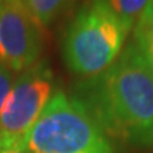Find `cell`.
Here are the masks:
<instances>
[{"mask_svg": "<svg viewBox=\"0 0 153 153\" xmlns=\"http://www.w3.org/2000/svg\"><path fill=\"white\" fill-rule=\"evenodd\" d=\"M53 72L37 62L20 72L0 112V153L27 145L28 133L51 98Z\"/></svg>", "mask_w": 153, "mask_h": 153, "instance_id": "obj_4", "label": "cell"}, {"mask_svg": "<svg viewBox=\"0 0 153 153\" xmlns=\"http://www.w3.org/2000/svg\"><path fill=\"white\" fill-rule=\"evenodd\" d=\"M128 34L109 0H87L64 36L62 57L68 70L84 78L101 74L120 54Z\"/></svg>", "mask_w": 153, "mask_h": 153, "instance_id": "obj_2", "label": "cell"}, {"mask_svg": "<svg viewBox=\"0 0 153 153\" xmlns=\"http://www.w3.org/2000/svg\"><path fill=\"white\" fill-rule=\"evenodd\" d=\"M41 50V26L24 0H0V62L23 72L37 64Z\"/></svg>", "mask_w": 153, "mask_h": 153, "instance_id": "obj_5", "label": "cell"}, {"mask_svg": "<svg viewBox=\"0 0 153 153\" xmlns=\"http://www.w3.org/2000/svg\"><path fill=\"white\" fill-rule=\"evenodd\" d=\"M133 41L143 53L153 72V1L137 20L133 30Z\"/></svg>", "mask_w": 153, "mask_h": 153, "instance_id": "obj_6", "label": "cell"}, {"mask_svg": "<svg viewBox=\"0 0 153 153\" xmlns=\"http://www.w3.org/2000/svg\"><path fill=\"white\" fill-rule=\"evenodd\" d=\"M7 153H30V150H28L27 145H24V146H19V148L13 149V150H9Z\"/></svg>", "mask_w": 153, "mask_h": 153, "instance_id": "obj_10", "label": "cell"}, {"mask_svg": "<svg viewBox=\"0 0 153 153\" xmlns=\"http://www.w3.org/2000/svg\"><path fill=\"white\" fill-rule=\"evenodd\" d=\"M153 0H109L112 10L131 31Z\"/></svg>", "mask_w": 153, "mask_h": 153, "instance_id": "obj_7", "label": "cell"}, {"mask_svg": "<svg viewBox=\"0 0 153 153\" xmlns=\"http://www.w3.org/2000/svg\"><path fill=\"white\" fill-rule=\"evenodd\" d=\"M14 85V72L0 62V112Z\"/></svg>", "mask_w": 153, "mask_h": 153, "instance_id": "obj_9", "label": "cell"}, {"mask_svg": "<svg viewBox=\"0 0 153 153\" xmlns=\"http://www.w3.org/2000/svg\"><path fill=\"white\" fill-rule=\"evenodd\" d=\"M30 153H115L112 145L84 105L55 92L28 133Z\"/></svg>", "mask_w": 153, "mask_h": 153, "instance_id": "obj_3", "label": "cell"}, {"mask_svg": "<svg viewBox=\"0 0 153 153\" xmlns=\"http://www.w3.org/2000/svg\"><path fill=\"white\" fill-rule=\"evenodd\" d=\"M68 0H24L28 11L40 26H48L60 14Z\"/></svg>", "mask_w": 153, "mask_h": 153, "instance_id": "obj_8", "label": "cell"}, {"mask_svg": "<svg viewBox=\"0 0 153 153\" xmlns=\"http://www.w3.org/2000/svg\"><path fill=\"white\" fill-rule=\"evenodd\" d=\"M74 98L105 135L129 146H153V72L133 40L105 71L78 82Z\"/></svg>", "mask_w": 153, "mask_h": 153, "instance_id": "obj_1", "label": "cell"}]
</instances>
